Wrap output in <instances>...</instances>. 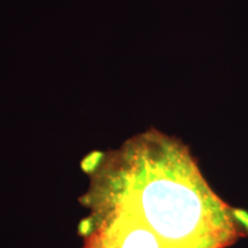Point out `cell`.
Returning a JSON list of instances; mask_svg holds the SVG:
<instances>
[{
    "mask_svg": "<svg viewBox=\"0 0 248 248\" xmlns=\"http://www.w3.org/2000/svg\"><path fill=\"white\" fill-rule=\"evenodd\" d=\"M115 173L94 206L124 214L169 248H224L248 234V216L210 190L187 148L150 131L102 162Z\"/></svg>",
    "mask_w": 248,
    "mask_h": 248,
    "instance_id": "1",
    "label": "cell"
}]
</instances>
